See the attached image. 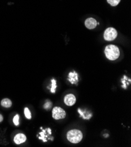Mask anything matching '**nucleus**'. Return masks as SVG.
<instances>
[{"instance_id": "nucleus-3", "label": "nucleus", "mask_w": 131, "mask_h": 147, "mask_svg": "<svg viewBox=\"0 0 131 147\" xmlns=\"http://www.w3.org/2000/svg\"><path fill=\"white\" fill-rule=\"evenodd\" d=\"M117 35L118 32L115 28H108L106 29L104 34V38L106 40L112 41L115 39V38L117 37Z\"/></svg>"}, {"instance_id": "nucleus-5", "label": "nucleus", "mask_w": 131, "mask_h": 147, "mask_svg": "<svg viewBox=\"0 0 131 147\" xmlns=\"http://www.w3.org/2000/svg\"><path fill=\"white\" fill-rule=\"evenodd\" d=\"M76 97L72 94H69L65 96L64 98L65 104L68 106H72L74 105L76 102Z\"/></svg>"}, {"instance_id": "nucleus-9", "label": "nucleus", "mask_w": 131, "mask_h": 147, "mask_svg": "<svg viewBox=\"0 0 131 147\" xmlns=\"http://www.w3.org/2000/svg\"><path fill=\"white\" fill-rule=\"evenodd\" d=\"M1 104L3 107L5 108H9L12 106V102L8 98H4L1 101Z\"/></svg>"}, {"instance_id": "nucleus-6", "label": "nucleus", "mask_w": 131, "mask_h": 147, "mask_svg": "<svg viewBox=\"0 0 131 147\" xmlns=\"http://www.w3.org/2000/svg\"><path fill=\"white\" fill-rule=\"evenodd\" d=\"M85 26L88 29H92L96 28L97 25V22L95 19L92 18H90L85 20Z\"/></svg>"}, {"instance_id": "nucleus-12", "label": "nucleus", "mask_w": 131, "mask_h": 147, "mask_svg": "<svg viewBox=\"0 0 131 147\" xmlns=\"http://www.w3.org/2000/svg\"><path fill=\"white\" fill-rule=\"evenodd\" d=\"M52 82V84H51V93H54L55 92V89L56 87V81L54 79H52L51 80Z\"/></svg>"}, {"instance_id": "nucleus-10", "label": "nucleus", "mask_w": 131, "mask_h": 147, "mask_svg": "<svg viewBox=\"0 0 131 147\" xmlns=\"http://www.w3.org/2000/svg\"><path fill=\"white\" fill-rule=\"evenodd\" d=\"M108 3L112 6H116L120 3L121 0H107Z\"/></svg>"}, {"instance_id": "nucleus-11", "label": "nucleus", "mask_w": 131, "mask_h": 147, "mask_svg": "<svg viewBox=\"0 0 131 147\" xmlns=\"http://www.w3.org/2000/svg\"><path fill=\"white\" fill-rule=\"evenodd\" d=\"M24 114L26 117V118L28 119H31V112L28 108H25L24 110Z\"/></svg>"}, {"instance_id": "nucleus-2", "label": "nucleus", "mask_w": 131, "mask_h": 147, "mask_svg": "<svg viewBox=\"0 0 131 147\" xmlns=\"http://www.w3.org/2000/svg\"><path fill=\"white\" fill-rule=\"evenodd\" d=\"M67 139L71 143L77 144L79 142L82 138V132L78 129H72L67 133Z\"/></svg>"}, {"instance_id": "nucleus-1", "label": "nucleus", "mask_w": 131, "mask_h": 147, "mask_svg": "<svg viewBox=\"0 0 131 147\" xmlns=\"http://www.w3.org/2000/svg\"><path fill=\"white\" fill-rule=\"evenodd\" d=\"M106 57L110 61H115L119 57L120 52L119 48L113 45H109L106 47L105 49Z\"/></svg>"}, {"instance_id": "nucleus-4", "label": "nucleus", "mask_w": 131, "mask_h": 147, "mask_svg": "<svg viewBox=\"0 0 131 147\" xmlns=\"http://www.w3.org/2000/svg\"><path fill=\"white\" fill-rule=\"evenodd\" d=\"M66 116V112L60 107H55L52 110V117L55 120L64 119Z\"/></svg>"}, {"instance_id": "nucleus-14", "label": "nucleus", "mask_w": 131, "mask_h": 147, "mask_svg": "<svg viewBox=\"0 0 131 147\" xmlns=\"http://www.w3.org/2000/svg\"><path fill=\"white\" fill-rule=\"evenodd\" d=\"M19 118H20L19 115L17 114L13 119V122L16 126H18L19 125Z\"/></svg>"}, {"instance_id": "nucleus-13", "label": "nucleus", "mask_w": 131, "mask_h": 147, "mask_svg": "<svg viewBox=\"0 0 131 147\" xmlns=\"http://www.w3.org/2000/svg\"><path fill=\"white\" fill-rule=\"evenodd\" d=\"M52 105V102H51L50 101L47 100V102L45 103L44 106H43V107H44V108H45V109H47V110H49V109H50L51 108Z\"/></svg>"}, {"instance_id": "nucleus-15", "label": "nucleus", "mask_w": 131, "mask_h": 147, "mask_svg": "<svg viewBox=\"0 0 131 147\" xmlns=\"http://www.w3.org/2000/svg\"><path fill=\"white\" fill-rule=\"evenodd\" d=\"M3 121V117L1 114H0V123Z\"/></svg>"}, {"instance_id": "nucleus-8", "label": "nucleus", "mask_w": 131, "mask_h": 147, "mask_svg": "<svg viewBox=\"0 0 131 147\" xmlns=\"http://www.w3.org/2000/svg\"><path fill=\"white\" fill-rule=\"evenodd\" d=\"M26 140V136L23 134H18L14 137V141L17 144H21L24 142Z\"/></svg>"}, {"instance_id": "nucleus-7", "label": "nucleus", "mask_w": 131, "mask_h": 147, "mask_svg": "<svg viewBox=\"0 0 131 147\" xmlns=\"http://www.w3.org/2000/svg\"><path fill=\"white\" fill-rule=\"evenodd\" d=\"M68 80L72 84H77L78 82V76L77 73L75 71L70 72L68 76Z\"/></svg>"}]
</instances>
